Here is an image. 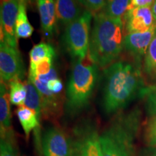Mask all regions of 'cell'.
Instances as JSON below:
<instances>
[{
  "instance_id": "cb8c5ba5",
  "label": "cell",
  "mask_w": 156,
  "mask_h": 156,
  "mask_svg": "<svg viewBox=\"0 0 156 156\" xmlns=\"http://www.w3.org/2000/svg\"><path fill=\"white\" fill-rule=\"evenodd\" d=\"M142 96L145 97V108L150 116H156V84L147 86L142 91Z\"/></svg>"
},
{
  "instance_id": "ba28073f",
  "label": "cell",
  "mask_w": 156,
  "mask_h": 156,
  "mask_svg": "<svg viewBox=\"0 0 156 156\" xmlns=\"http://www.w3.org/2000/svg\"><path fill=\"white\" fill-rule=\"evenodd\" d=\"M74 156H103L100 135L94 126L84 124L75 130Z\"/></svg>"
},
{
  "instance_id": "7a4b0ae2",
  "label": "cell",
  "mask_w": 156,
  "mask_h": 156,
  "mask_svg": "<svg viewBox=\"0 0 156 156\" xmlns=\"http://www.w3.org/2000/svg\"><path fill=\"white\" fill-rule=\"evenodd\" d=\"M124 21L104 12L94 15L87 56L98 68L105 69L116 62L124 50Z\"/></svg>"
},
{
  "instance_id": "2e32d148",
  "label": "cell",
  "mask_w": 156,
  "mask_h": 156,
  "mask_svg": "<svg viewBox=\"0 0 156 156\" xmlns=\"http://www.w3.org/2000/svg\"><path fill=\"white\" fill-rule=\"evenodd\" d=\"M16 114L28 140L31 131L34 129L36 131L38 129L40 126V118L34 110L25 106H19L16 111Z\"/></svg>"
},
{
  "instance_id": "4fadbf2b",
  "label": "cell",
  "mask_w": 156,
  "mask_h": 156,
  "mask_svg": "<svg viewBox=\"0 0 156 156\" xmlns=\"http://www.w3.org/2000/svg\"><path fill=\"white\" fill-rule=\"evenodd\" d=\"M36 1L42 30L48 36H51L56 31L57 20L55 2L54 0Z\"/></svg>"
},
{
  "instance_id": "9a60e30c",
  "label": "cell",
  "mask_w": 156,
  "mask_h": 156,
  "mask_svg": "<svg viewBox=\"0 0 156 156\" xmlns=\"http://www.w3.org/2000/svg\"><path fill=\"white\" fill-rule=\"evenodd\" d=\"M10 99L7 84L1 82L0 85V132L1 136L13 132L12 128Z\"/></svg>"
},
{
  "instance_id": "8992f818",
  "label": "cell",
  "mask_w": 156,
  "mask_h": 156,
  "mask_svg": "<svg viewBox=\"0 0 156 156\" xmlns=\"http://www.w3.org/2000/svg\"><path fill=\"white\" fill-rule=\"evenodd\" d=\"M25 69L18 48L0 42V77L1 82L8 84L13 80H23Z\"/></svg>"
},
{
  "instance_id": "7c38bea8",
  "label": "cell",
  "mask_w": 156,
  "mask_h": 156,
  "mask_svg": "<svg viewBox=\"0 0 156 156\" xmlns=\"http://www.w3.org/2000/svg\"><path fill=\"white\" fill-rule=\"evenodd\" d=\"M123 21L127 34L145 32L156 25V21L151 7L128 9Z\"/></svg>"
},
{
  "instance_id": "f546056e",
  "label": "cell",
  "mask_w": 156,
  "mask_h": 156,
  "mask_svg": "<svg viewBox=\"0 0 156 156\" xmlns=\"http://www.w3.org/2000/svg\"><path fill=\"white\" fill-rule=\"evenodd\" d=\"M152 11H153L154 17H155V20L156 21V0L155 2V3L153 4V5L152 6Z\"/></svg>"
},
{
  "instance_id": "277c9868",
  "label": "cell",
  "mask_w": 156,
  "mask_h": 156,
  "mask_svg": "<svg viewBox=\"0 0 156 156\" xmlns=\"http://www.w3.org/2000/svg\"><path fill=\"white\" fill-rule=\"evenodd\" d=\"M139 122L137 110L115 117L100 135L103 156H132Z\"/></svg>"
},
{
  "instance_id": "d4e9b609",
  "label": "cell",
  "mask_w": 156,
  "mask_h": 156,
  "mask_svg": "<svg viewBox=\"0 0 156 156\" xmlns=\"http://www.w3.org/2000/svg\"><path fill=\"white\" fill-rule=\"evenodd\" d=\"M0 156H18L15 145L14 132L1 136Z\"/></svg>"
},
{
  "instance_id": "e0dca14e",
  "label": "cell",
  "mask_w": 156,
  "mask_h": 156,
  "mask_svg": "<svg viewBox=\"0 0 156 156\" xmlns=\"http://www.w3.org/2000/svg\"><path fill=\"white\" fill-rule=\"evenodd\" d=\"M142 73L149 83L156 84V31L144 58Z\"/></svg>"
},
{
  "instance_id": "5b68a950",
  "label": "cell",
  "mask_w": 156,
  "mask_h": 156,
  "mask_svg": "<svg viewBox=\"0 0 156 156\" xmlns=\"http://www.w3.org/2000/svg\"><path fill=\"white\" fill-rule=\"evenodd\" d=\"M93 16L91 12L85 9L78 18L67 25L64 44L68 53L76 60H83L88 54Z\"/></svg>"
},
{
  "instance_id": "7402d4cb",
  "label": "cell",
  "mask_w": 156,
  "mask_h": 156,
  "mask_svg": "<svg viewBox=\"0 0 156 156\" xmlns=\"http://www.w3.org/2000/svg\"><path fill=\"white\" fill-rule=\"evenodd\" d=\"M131 0H107L103 12L114 18H124L128 10Z\"/></svg>"
},
{
  "instance_id": "52a82bcc",
  "label": "cell",
  "mask_w": 156,
  "mask_h": 156,
  "mask_svg": "<svg viewBox=\"0 0 156 156\" xmlns=\"http://www.w3.org/2000/svg\"><path fill=\"white\" fill-rule=\"evenodd\" d=\"M41 142L44 156H74L73 139L57 126L48 128Z\"/></svg>"
},
{
  "instance_id": "5bb4252c",
  "label": "cell",
  "mask_w": 156,
  "mask_h": 156,
  "mask_svg": "<svg viewBox=\"0 0 156 156\" xmlns=\"http://www.w3.org/2000/svg\"><path fill=\"white\" fill-rule=\"evenodd\" d=\"M55 7L57 20L67 25L78 18L85 11L78 0H55Z\"/></svg>"
},
{
  "instance_id": "8fae6325",
  "label": "cell",
  "mask_w": 156,
  "mask_h": 156,
  "mask_svg": "<svg viewBox=\"0 0 156 156\" xmlns=\"http://www.w3.org/2000/svg\"><path fill=\"white\" fill-rule=\"evenodd\" d=\"M156 31V25L145 32L130 33L124 37V48L134 58L136 63L141 64L153 40Z\"/></svg>"
},
{
  "instance_id": "ffe728a7",
  "label": "cell",
  "mask_w": 156,
  "mask_h": 156,
  "mask_svg": "<svg viewBox=\"0 0 156 156\" xmlns=\"http://www.w3.org/2000/svg\"><path fill=\"white\" fill-rule=\"evenodd\" d=\"M27 88V96L24 106L34 110L39 118L42 116V105L40 94L34 84L28 80L25 82Z\"/></svg>"
},
{
  "instance_id": "484cf974",
  "label": "cell",
  "mask_w": 156,
  "mask_h": 156,
  "mask_svg": "<svg viewBox=\"0 0 156 156\" xmlns=\"http://www.w3.org/2000/svg\"><path fill=\"white\" fill-rule=\"evenodd\" d=\"M93 16L104 9L107 0H78Z\"/></svg>"
},
{
  "instance_id": "9c48e42d",
  "label": "cell",
  "mask_w": 156,
  "mask_h": 156,
  "mask_svg": "<svg viewBox=\"0 0 156 156\" xmlns=\"http://www.w3.org/2000/svg\"><path fill=\"white\" fill-rule=\"evenodd\" d=\"M53 67L50 73L46 75L28 77L29 80L34 84L40 94L42 105V116L45 119H56L61 114L62 98L60 95L51 93L47 88V82L51 76Z\"/></svg>"
},
{
  "instance_id": "f1b7e54d",
  "label": "cell",
  "mask_w": 156,
  "mask_h": 156,
  "mask_svg": "<svg viewBox=\"0 0 156 156\" xmlns=\"http://www.w3.org/2000/svg\"><path fill=\"white\" fill-rule=\"evenodd\" d=\"M155 2V0H131V3L128 9L136 8V7H152Z\"/></svg>"
},
{
  "instance_id": "d6986e66",
  "label": "cell",
  "mask_w": 156,
  "mask_h": 156,
  "mask_svg": "<svg viewBox=\"0 0 156 156\" xmlns=\"http://www.w3.org/2000/svg\"><path fill=\"white\" fill-rule=\"evenodd\" d=\"M8 87L12 104L18 106H24L27 96L25 83H23L20 80H13L8 84Z\"/></svg>"
},
{
  "instance_id": "ac0fdd59",
  "label": "cell",
  "mask_w": 156,
  "mask_h": 156,
  "mask_svg": "<svg viewBox=\"0 0 156 156\" xmlns=\"http://www.w3.org/2000/svg\"><path fill=\"white\" fill-rule=\"evenodd\" d=\"M34 28L29 22L27 15L26 5L20 1L19 11L17 14L16 24H15V33L17 38H28L32 36Z\"/></svg>"
},
{
  "instance_id": "1f68e13d",
  "label": "cell",
  "mask_w": 156,
  "mask_h": 156,
  "mask_svg": "<svg viewBox=\"0 0 156 156\" xmlns=\"http://www.w3.org/2000/svg\"><path fill=\"white\" fill-rule=\"evenodd\" d=\"M151 156H156V151L154 152V153L151 155Z\"/></svg>"
},
{
  "instance_id": "3957f363",
  "label": "cell",
  "mask_w": 156,
  "mask_h": 156,
  "mask_svg": "<svg viewBox=\"0 0 156 156\" xmlns=\"http://www.w3.org/2000/svg\"><path fill=\"white\" fill-rule=\"evenodd\" d=\"M98 79V67L88 56L76 60L66 90L65 109L75 115L86 107L92 97Z\"/></svg>"
},
{
  "instance_id": "6da1fadb",
  "label": "cell",
  "mask_w": 156,
  "mask_h": 156,
  "mask_svg": "<svg viewBox=\"0 0 156 156\" xmlns=\"http://www.w3.org/2000/svg\"><path fill=\"white\" fill-rule=\"evenodd\" d=\"M141 64L116 60L103 71V108L114 114L125 108L136 95H142L146 85Z\"/></svg>"
},
{
  "instance_id": "44dd1931",
  "label": "cell",
  "mask_w": 156,
  "mask_h": 156,
  "mask_svg": "<svg viewBox=\"0 0 156 156\" xmlns=\"http://www.w3.org/2000/svg\"><path fill=\"white\" fill-rule=\"evenodd\" d=\"M55 49L51 45L46 42H41L31 48L30 54V64L38 63L45 58L55 57Z\"/></svg>"
},
{
  "instance_id": "4dcf8cb0",
  "label": "cell",
  "mask_w": 156,
  "mask_h": 156,
  "mask_svg": "<svg viewBox=\"0 0 156 156\" xmlns=\"http://www.w3.org/2000/svg\"><path fill=\"white\" fill-rule=\"evenodd\" d=\"M20 2H24L25 5H27L28 3H30L31 2L34 1V0H20Z\"/></svg>"
},
{
  "instance_id": "603a6c76",
  "label": "cell",
  "mask_w": 156,
  "mask_h": 156,
  "mask_svg": "<svg viewBox=\"0 0 156 156\" xmlns=\"http://www.w3.org/2000/svg\"><path fill=\"white\" fill-rule=\"evenodd\" d=\"M53 58H45L38 63L30 64L28 77H34L37 76L46 75L50 73L53 68Z\"/></svg>"
},
{
  "instance_id": "4316f807",
  "label": "cell",
  "mask_w": 156,
  "mask_h": 156,
  "mask_svg": "<svg viewBox=\"0 0 156 156\" xmlns=\"http://www.w3.org/2000/svg\"><path fill=\"white\" fill-rule=\"evenodd\" d=\"M47 88L56 95H60L63 90V84L61 79L58 77L55 68H54L51 76L47 82Z\"/></svg>"
},
{
  "instance_id": "30bf717a",
  "label": "cell",
  "mask_w": 156,
  "mask_h": 156,
  "mask_svg": "<svg viewBox=\"0 0 156 156\" xmlns=\"http://www.w3.org/2000/svg\"><path fill=\"white\" fill-rule=\"evenodd\" d=\"M20 0H1V41L18 48L15 24Z\"/></svg>"
},
{
  "instance_id": "83f0119b",
  "label": "cell",
  "mask_w": 156,
  "mask_h": 156,
  "mask_svg": "<svg viewBox=\"0 0 156 156\" xmlns=\"http://www.w3.org/2000/svg\"><path fill=\"white\" fill-rule=\"evenodd\" d=\"M146 140L147 143L156 147V116L151 117L146 129Z\"/></svg>"
}]
</instances>
